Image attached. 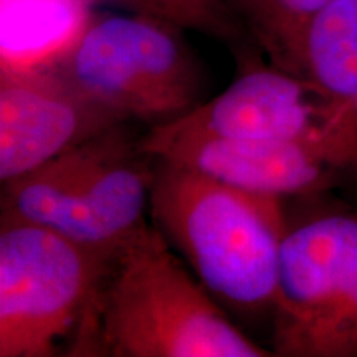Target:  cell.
Listing matches in <instances>:
<instances>
[{
  "instance_id": "6da1fadb",
  "label": "cell",
  "mask_w": 357,
  "mask_h": 357,
  "mask_svg": "<svg viewBox=\"0 0 357 357\" xmlns=\"http://www.w3.org/2000/svg\"><path fill=\"white\" fill-rule=\"evenodd\" d=\"M66 356L270 357L144 222L114 250Z\"/></svg>"
},
{
  "instance_id": "7a4b0ae2",
  "label": "cell",
  "mask_w": 357,
  "mask_h": 357,
  "mask_svg": "<svg viewBox=\"0 0 357 357\" xmlns=\"http://www.w3.org/2000/svg\"><path fill=\"white\" fill-rule=\"evenodd\" d=\"M281 200L155 159L149 194L154 227L222 306L271 311L288 231Z\"/></svg>"
},
{
  "instance_id": "3957f363",
  "label": "cell",
  "mask_w": 357,
  "mask_h": 357,
  "mask_svg": "<svg viewBox=\"0 0 357 357\" xmlns=\"http://www.w3.org/2000/svg\"><path fill=\"white\" fill-rule=\"evenodd\" d=\"M119 124L3 184L2 215L114 252L144 223L155 159Z\"/></svg>"
},
{
  "instance_id": "277c9868",
  "label": "cell",
  "mask_w": 357,
  "mask_h": 357,
  "mask_svg": "<svg viewBox=\"0 0 357 357\" xmlns=\"http://www.w3.org/2000/svg\"><path fill=\"white\" fill-rule=\"evenodd\" d=\"M124 118L169 123L200 105L202 73L181 26L155 17L91 15L47 63Z\"/></svg>"
},
{
  "instance_id": "5b68a950",
  "label": "cell",
  "mask_w": 357,
  "mask_h": 357,
  "mask_svg": "<svg viewBox=\"0 0 357 357\" xmlns=\"http://www.w3.org/2000/svg\"><path fill=\"white\" fill-rule=\"evenodd\" d=\"M113 253L2 217L0 357H52L61 344L68 351Z\"/></svg>"
},
{
  "instance_id": "8992f818",
  "label": "cell",
  "mask_w": 357,
  "mask_h": 357,
  "mask_svg": "<svg viewBox=\"0 0 357 357\" xmlns=\"http://www.w3.org/2000/svg\"><path fill=\"white\" fill-rule=\"evenodd\" d=\"M271 319L275 356L357 357L356 212L288 223Z\"/></svg>"
},
{
  "instance_id": "52a82bcc",
  "label": "cell",
  "mask_w": 357,
  "mask_h": 357,
  "mask_svg": "<svg viewBox=\"0 0 357 357\" xmlns=\"http://www.w3.org/2000/svg\"><path fill=\"white\" fill-rule=\"evenodd\" d=\"M153 128L172 136L291 142L341 174L357 172V105L275 65L247 70L213 100Z\"/></svg>"
},
{
  "instance_id": "ba28073f",
  "label": "cell",
  "mask_w": 357,
  "mask_h": 357,
  "mask_svg": "<svg viewBox=\"0 0 357 357\" xmlns=\"http://www.w3.org/2000/svg\"><path fill=\"white\" fill-rule=\"evenodd\" d=\"M128 121L82 95L48 65L2 66L0 181L10 182Z\"/></svg>"
},
{
  "instance_id": "9c48e42d",
  "label": "cell",
  "mask_w": 357,
  "mask_h": 357,
  "mask_svg": "<svg viewBox=\"0 0 357 357\" xmlns=\"http://www.w3.org/2000/svg\"><path fill=\"white\" fill-rule=\"evenodd\" d=\"M139 146L154 159L181 164L229 185L278 199L324 192L342 176L319 155L291 142L172 136L151 128Z\"/></svg>"
},
{
  "instance_id": "30bf717a",
  "label": "cell",
  "mask_w": 357,
  "mask_h": 357,
  "mask_svg": "<svg viewBox=\"0 0 357 357\" xmlns=\"http://www.w3.org/2000/svg\"><path fill=\"white\" fill-rule=\"evenodd\" d=\"M283 71L357 105V0H333L301 30Z\"/></svg>"
},
{
  "instance_id": "8fae6325",
  "label": "cell",
  "mask_w": 357,
  "mask_h": 357,
  "mask_svg": "<svg viewBox=\"0 0 357 357\" xmlns=\"http://www.w3.org/2000/svg\"><path fill=\"white\" fill-rule=\"evenodd\" d=\"M89 0H2V66L47 63L75 38Z\"/></svg>"
},
{
  "instance_id": "7c38bea8",
  "label": "cell",
  "mask_w": 357,
  "mask_h": 357,
  "mask_svg": "<svg viewBox=\"0 0 357 357\" xmlns=\"http://www.w3.org/2000/svg\"><path fill=\"white\" fill-rule=\"evenodd\" d=\"M245 26L283 68L294 42L312 17L333 0H227Z\"/></svg>"
},
{
  "instance_id": "4fadbf2b",
  "label": "cell",
  "mask_w": 357,
  "mask_h": 357,
  "mask_svg": "<svg viewBox=\"0 0 357 357\" xmlns=\"http://www.w3.org/2000/svg\"><path fill=\"white\" fill-rule=\"evenodd\" d=\"M128 12L155 17L223 42L235 43L247 29L227 0H106Z\"/></svg>"
}]
</instances>
